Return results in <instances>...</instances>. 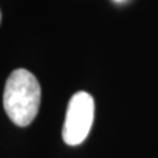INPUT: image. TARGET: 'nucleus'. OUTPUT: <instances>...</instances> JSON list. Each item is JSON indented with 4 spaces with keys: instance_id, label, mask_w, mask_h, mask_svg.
Instances as JSON below:
<instances>
[{
    "instance_id": "2",
    "label": "nucleus",
    "mask_w": 158,
    "mask_h": 158,
    "mask_svg": "<svg viewBox=\"0 0 158 158\" xmlns=\"http://www.w3.org/2000/svg\"><path fill=\"white\" fill-rule=\"evenodd\" d=\"M95 103L94 98L86 91L75 92L67 104L66 117L62 128V138L65 144L77 146L82 144L91 131Z\"/></svg>"
},
{
    "instance_id": "4",
    "label": "nucleus",
    "mask_w": 158,
    "mask_h": 158,
    "mask_svg": "<svg viewBox=\"0 0 158 158\" xmlns=\"http://www.w3.org/2000/svg\"><path fill=\"white\" fill-rule=\"evenodd\" d=\"M117 2H120V0H117Z\"/></svg>"
},
{
    "instance_id": "1",
    "label": "nucleus",
    "mask_w": 158,
    "mask_h": 158,
    "mask_svg": "<svg viewBox=\"0 0 158 158\" xmlns=\"http://www.w3.org/2000/svg\"><path fill=\"white\" fill-rule=\"evenodd\" d=\"M41 102V87L37 78L25 69L11 73L3 94L4 111L17 127H28L37 116Z\"/></svg>"
},
{
    "instance_id": "3",
    "label": "nucleus",
    "mask_w": 158,
    "mask_h": 158,
    "mask_svg": "<svg viewBox=\"0 0 158 158\" xmlns=\"http://www.w3.org/2000/svg\"><path fill=\"white\" fill-rule=\"evenodd\" d=\"M0 24H2V9H0Z\"/></svg>"
}]
</instances>
